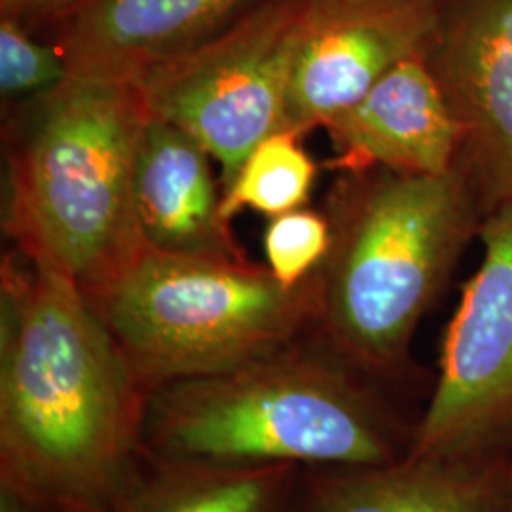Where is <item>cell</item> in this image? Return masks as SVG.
Here are the masks:
<instances>
[{
    "instance_id": "1",
    "label": "cell",
    "mask_w": 512,
    "mask_h": 512,
    "mask_svg": "<svg viewBox=\"0 0 512 512\" xmlns=\"http://www.w3.org/2000/svg\"><path fill=\"white\" fill-rule=\"evenodd\" d=\"M150 393L67 275L0 268V495L35 512L112 507L145 461Z\"/></svg>"
},
{
    "instance_id": "2",
    "label": "cell",
    "mask_w": 512,
    "mask_h": 512,
    "mask_svg": "<svg viewBox=\"0 0 512 512\" xmlns=\"http://www.w3.org/2000/svg\"><path fill=\"white\" fill-rule=\"evenodd\" d=\"M389 387L311 327L283 348L150 395L145 452L234 465L368 467L408 454Z\"/></svg>"
},
{
    "instance_id": "3",
    "label": "cell",
    "mask_w": 512,
    "mask_h": 512,
    "mask_svg": "<svg viewBox=\"0 0 512 512\" xmlns=\"http://www.w3.org/2000/svg\"><path fill=\"white\" fill-rule=\"evenodd\" d=\"M486 205L463 165L440 175L340 173L330 188L329 255L315 274L313 329L387 385L410 378V348Z\"/></svg>"
},
{
    "instance_id": "4",
    "label": "cell",
    "mask_w": 512,
    "mask_h": 512,
    "mask_svg": "<svg viewBox=\"0 0 512 512\" xmlns=\"http://www.w3.org/2000/svg\"><path fill=\"white\" fill-rule=\"evenodd\" d=\"M148 110L137 82L69 74L12 103L2 226L14 249L90 294L147 245L135 162Z\"/></svg>"
},
{
    "instance_id": "5",
    "label": "cell",
    "mask_w": 512,
    "mask_h": 512,
    "mask_svg": "<svg viewBox=\"0 0 512 512\" xmlns=\"http://www.w3.org/2000/svg\"><path fill=\"white\" fill-rule=\"evenodd\" d=\"M86 298L152 395L287 346L313 327L317 285L287 289L247 256L145 247Z\"/></svg>"
},
{
    "instance_id": "6",
    "label": "cell",
    "mask_w": 512,
    "mask_h": 512,
    "mask_svg": "<svg viewBox=\"0 0 512 512\" xmlns=\"http://www.w3.org/2000/svg\"><path fill=\"white\" fill-rule=\"evenodd\" d=\"M302 0H264L217 37L137 82L148 114L190 133L222 190L249 152L285 129Z\"/></svg>"
},
{
    "instance_id": "7",
    "label": "cell",
    "mask_w": 512,
    "mask_h": 512,
    "mask_svg": "<svg viewBox=\"0 0 512 512\" xmlns=\"http://www.w3.org/2000/svg\"><path fill=\"white\" fill-rule=\"evenodd\" d=\"M478 238L482 260L444 332L439 378L408 454L512 458V202L486 213Z\"/></svg>"
},
{
    "instance_id": "8",
    "label": "cell",
    "mask_w": 512,
    "mask_h": 512,
    "mask_svg": "<svg viewBox=\"0 0 512 512\" xmlns=\"http://www.w3.org/2000/svg\"><path fill=\"white\" fill-rule=\"evenodd\" d=\"M439 0H302L285 129L306 135L423 55Z\"/></svg>"
},
{
    "instance_id": "9",
    "label": "cell",
    "mask_w": 512,
    "mask_h": 512,
    "mask_svg": "<svg viewBox=\"0 0 512 512\" xmlns=\"http://www.w3.org/2000/svg\"><path fill=\"white\" fill-rule=\"evenodd\" d=\"M423 57L458 120L459 164L486 211L512 202V0H439Z\"/></svg>"
},
{
    "instance_id": "10",
    "label": "cell",
    "mask_w": 512,
    "mask_h": 512,
    "mask_svg": "<svg viewBox=\"0 0 512 512\" xmlns=\"http://www.w3.org/2000/svg\"><path fill=\"white\" fill-rule=\"evenodd\" d=\"M264 0H76L54 42L69 74L139 82L220 35Z\"/></svg>"
},
{
    "instance_id": "11",
    "label": "cell",
    "mask_w": 512,
    "mask_h": 512,
    "mask_svg": "<svg viewBox=\"0 0 512 512\" xmlns=\"http://www.w3.org/2000/svg\"><path fill=\"white\" fill-rule=\"evenodd\" d=\"M323 129L338 173L440 175L461 156L458 120L423 55L404 59Z\"/></svg>"
},
{
    "instance_id": "12",
    "label": "cell",
    "mask_w": 512,
    "mask_h": 512,
    "mask_svg": "<svg viewBox=\"0 0 512 512\" xmlns=\"http://www.w3.org/2000/svg\"><path fill=\"white\" fill-rule=\"evenodd\" d=\"M511 484L512 458L406 454L382 465L304 469L296 512H501Z\"/></svg>"
},
{
    "instance_id": "13",
    "label": "cell",
    "mask_w": 512,
    "mask_h": 512,
    "mask_svg": "<svg viewBox=\"0 0 512 512\" xmlns=\"http://www.w3.org/2000/svg\"><path fill=\"white\" fill-rule=\"evenodd\" d=\"M213 158L184 129L148 114L135 162V215L145 245L175 255L245 256L230 222Z\"/></svg>"
},
{
    "instance_id": "14",
    "label": "cell",
    "mask_w": 512,
    "mask_h": 512,
    "mask_svg": "<svg viewBox=\"0 0 512 512\" xmlns=\"http://www.w3.org/2000/svg\"><path fill=\"white\" fill-rule=\"evenodd\" d=\"M302 473L147 454L110 512H296Z\"/></svg>"
},
{
    "instance_id": "15",
    "label": "cell",
    "mask_w": 512,
    "mask_h": 512,
    "mask_svg": "<svg viewBox=\"0 0 512 512\" xmlns=\"http://www.w3.org/2000/svg\"><path fill=\"white\" fill-rule=\"evenodd\" d=\"M302 137L293 129H279L249 152L234 181L222 190V219L230 222L243 209L272 219L308 203L317 165L302 147Z\"/></svg>"
},
{
    "instance_id": "16",
    "label": "cell",
    "mask_w": 512,
    "mask_h": 512,
    "mask_svg": "<svg viewBox=\"0 0 512 512\" xmlns=\"http://www.w3.org/2000/svg\"><path fill=\"white\" fill-rule=\"evenodd\" d=\"M329 217L313 209H294L272 217L264 230L268 270L287 287L298 289L315 277L329 255Z\"/></svg>"
},
{
    "instance_id": "17",
    "label": "cell",
    "mask_w": 512,
    "mask_h": 512,
    "mask_svg": "<svg viewBox=\"0 0 512 512\" xmlns=\"http://www.w3.org/2000/svg\"><path fill=\"white\" fill-rule=\"evenodd\" d=\"M69 76L55 42H40L12 16L0 18V93L4 103H18L48 92Z\"/></svg>"
},
{
    "instance_id": "18",
    "label": "cell",
    "mask_w": 512,
    "mask_h": 512,
    "mask_svg": "<svg viewBox=\"0 0 512 512\" xmlns=\"http://www.w3.org/2000/svg\"><path fill=\"white\" fill-rule=\"evenodd\" d=\"M76 0H18L12 10L4 12L2 16H12L19 19L27 29L31 23L44 21V19L59 18L63 12H67Z\"/></svg>"
},
{
    "instance_id": "19",
    "label": "cell",
    "mask_w": 512,
    "mask_h": 512,
    "mask_svg": "<svg viewBox=\"0 0 512 512\" xmlns=\"http://www.w3.org/2000/svg\"><path fill=\"white\" fill-rule=\"evenodd\" d=\"M57 512H110V507H99V505H74Z\"/></svg>"
},
{
    "instance_id": "20",
    "label": "cell",
    "mask_w": 512,
    "mask_h": 512,
    "mask_svg": "<svg viewBox=\"0 0 512 512\" xmlns=\"http://www.w3.org/2000/svg\"><path fill=\"white\" fill-rule=\"evenodd\" d=\"M18 0H0V6H2V14L4 12H8V10H12V6L16 4Z\"/></svg>"
},
{
    "instance_id": "21",
    "label": "cell",
    "mask_w": 512,
    "mask_h": 512,
    "mask_svg": "<svg viewBox=\"0 0 512 512\" xmlns=\"http://www.w3.org/2000/svg\"><path fill=\"white\" fill-rule=\"evenodd\" d=\"M501 512H512V484L511 490H509V495H507V499H505V505H503Z\"/></svg>"
}]
</instances>
